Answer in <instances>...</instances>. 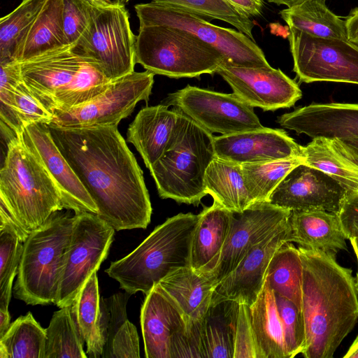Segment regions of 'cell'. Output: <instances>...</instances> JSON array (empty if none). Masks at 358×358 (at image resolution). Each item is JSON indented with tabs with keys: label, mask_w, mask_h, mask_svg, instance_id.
<instances>
[{
	"label": "cell",
	"mask_w": 358,
	"mask_h": 358,
	"mask_svg": "<svg viewBox=\"0 0 358 358\" xmlns=\"http://www.w3.org/2000/svg\"><path fill=\"white\" fill-rule=\"evenodd\" d=\"M52 138L115 230L145 229L152 206L143 171L117 126L48 124Z\"/></svg>",
	"instance_id": "cell-1"
},
{
	"label": "cell",
	"mask_w": 358,
	"mask_h": 358,
	"mask_svg": "<svg viewBox=\"0 0 358 358\" xmlns=\"http://www.w3.org/2000/svg\"><path fill=\"white\" fill-rule=\"evenodd\" d=\"M298 248L306 335L301 354L306 358H331L358 321L355 278L350 268L337 262L335 253Z\"/></svg>",
	"instance_id": "cell-2"
},
{
	"label": "cell",
	"mask_w": 358,
	"mask_h": 358,
	"mask_svg": "<svg viewBox=\"0 0 358 358\" xmlns=\"http://www.w3.org/2000/svg\"><path fill=\"white\" fill-rule=\"evenodd\" d=\"M199 215L179 213L157 226L131 253L105 272L131 295H147L163 278L189 266L192 236Z\"/></svg>",
	"instance_id": "cell-3"
},
{
	"label": "cell",
	"mask_w": 358,
	"mask_h": 358,
	"mask_svg": "<svg viewBox=\"0 0 358 358\" xmlns=\"http://www.w3.org/2000/svg\"><path fill=\"white\" fill-rule=\"evenodd\" d=\"M19 63L24 83L53 113L88 101L111 81L94 60L76 52L72 45Z\"/></svg>",
	"instance_id": "cell-4"
},
{
	"label": "cell",
	"mask_w": 358,
	"mask_h": 358,
	"mask_svg": "<svg viewBox=\"0 0 358 358\" xmlns=\"http://www.w3.org/2000/svg\"><path fill=\"white\" fill-rule=\"evenodd\" d=\"M214 137L180 111L165 151L149 168L162 199L197 206L207 195L204 180L216 156Z\"/></svg>",
	"instance_id": "cell-5"
},
{
	"label": "cell",
	"mask_w": 358,
	"mask_h": 358,
	"mask_svg": "<svg viewBox=\"0 0 358 358\" xmlns=\"http://www.w3.org/2000/svg\"><path fill=\"white\" fill-rule=\"evenodd\" d=\"M0 201L29 235L64 209L59 190L42 162L19 136L7 143L0 170Z\"/></svg>",
	"instance_id": "cell-6"
},
{
	"label": "cell",
	"mask_w": 358,
	"mask_h": 358,
	"mask_svg": "<svg viewBox=\"0 0 358 358\" xmlns=\"http://www.w3.org/2000/svg\"><path fill=\"white\" fill-rule=\"evenodd\" d=\"M69 210L55 212L23 243L13 291L27 304H55L74 222Z\"/></svg>",
	"instance_id": "cell-7"
},
{
	"label": "cell",
	"mask_w": 358,
	"mask_h": 358,
	"mask_svg": "<svg viewBox=\"0 0 358 358\" xmlns=\"http://www.w3.org/2000/svg\"><path fill=\"white\" fill-rule=\"evenodd\" d=\"M135 61L155 75L194 78L217 73L227 62L216 48L192 34L163 26H139Z\"/></svg>",
	"instance_id": "cell-8"
},
{
	"label": "cell",
	"mask_w": 358,
	"mask_h": 358,
	"mask_svg": "<svg viewBox=\"0 0 358 358\" xmlns=\"http://www.w3.org/2000/svg\"><path fill=\"white\" fill-rule=\"evenodd\" d=\"M140 26L163 25L187 31L212 45L227 62L241 66L270 68L262 50L238 30L222 27L184 9L151 1L134 6Z\"/></svg>",
	"instance_id": "cell-9"
},
{
	"label": "cell",
	"mask_w": 358,
	"mask_h": 358,
	"mask_svg": "<svg viewBox=\"0 0 358 358\" xmlns=\"http://www.w3.org/2000/svg\"><path fill=\"white\" fill-rule=\"evenodd\" d=\"M136 36L124 3L92 6L90 25L73 49L94 60L110 80L134 71Z\"/></svg>",
	"instance_id": "cell-10"
},
{
	"label": "cell",
	"mask_w": 358,
	"mask_h": 358,
	"mask_svg": "<svg viewBox=\"0 0 358 358\" xmlns=\"http://www.w3.org/2000/svg\"><path fill=\"white\" fill-rule=\"evenodd\" d=\"M114 232L115 229L96 214H74L55 305L59 308L71 305L85 282L106 259Z\"/></svg>",
	"instance_id": "cell-11"
},
{
	"label": "cell",
	"mask_w": 358,
	"mask_h": 358,
	"mask_svg": "<svg viewBox=\"0 0 358 358\" xmlns=\"http://www.w3.org/2000/svg\"><path fill=\"white\" fill-rule=\"evenodd\" d=\"M154 76L148 70L133 71L111 80L104 91L88 101L54 112L51 124L64 127H117L122 119L132 113L139 101L148 103Z\"/></svg>",
	"instance_id": "cell-12"
},
{
	"label": "cell",
	"mask_w": 358,
	"mask_h": 358,
	"mask_svg": "<svg viewBox=\"0 0 358 358\" xmlns=\"http://www.w3.org/2000/svg\"><path fill=\"white\" fill-rule=\"evenodd\" d=\"M289 28L293 71L300 82L358 85V45L348 40L315 37Z\"/></svg>",
	"instance_id": "cell-13"
},
{
	"label": "cell",
	"mask_w": 358,
	"mask_h": 358,
	"mask_svg": "<svg viewBox=\"0 0 358 358\" xmlns=\"http://www.w3.org/2000/svg\"><path fill=\"white\" fill-rule=\"evenodd\" d=\"M163 103L177 108L212 134L229 135L264 127L254 108L234 93L188 85L169 94Z\"/></svg>",
	"instance_id": "cell-14"
},
{
	"label": "cell",
	"mask_w": 358,
	"mask_h": 358,
	"mask_svg": "<svg viewBox=\"0 0 358 358\" xmlns=\"http://www.w3.org/2000/svg\"><path fill=\"white\" fill-rule=\"evenodd\" d=\"M290 213L266 201H256L241 213L231 212L229 231L219 259L207 274L215 287L253 247L287 223Z\"/></svg>",
	"instance_id": "cell-15"
},
{
	"label": "cell",
	"mask_w": 358,
	"mask_h": 358,
	"mask_svg": "<svg viewBox=\"0 0 358 358\" xmlns=\"http://www.w3.org/2000/svg\"><path fill=\"white\" fill-rule=\"evenodd\" d=\"M348 192L327 173L302 162L286 175L267 201L290 211L322 210L338 214Z\"/></svg>",
	"instance_id": "cell-16"
},
{
	"label": "cell",
	"mask_w": 358,
	"mask_h": 358,
	"mask_svg": "<svg viewBox=\"0 0 358 358\" xmlns=\"http://www.w3.org/2000/svg\"><path fill=\"white\" fill-rule=\"evenodd\" d=\"M216 73L242 101L264 111L291 108L302 96L299 85L280 69L245 67L224 62Z\"/></svg>",
	"instance_id": "cell-17"
},
{
	"label": "cell",
	"mask_w": 358,
	"mask_h": 358,
	"mask_svg": "<svg viewBox=\"0 0 358 358\" xmlns=\"http://www.w3.org/2000/svg\"><path fill=\"white\" fill-rule=\"evenodd\" d=\"M289 240L288 220L253 247L236 268L217 285L211 303L233 301L251 306L264 288L268 266L273 255Z\"/></svg>",
	"instance_id": "cell-18"
},
{
	"label": "cell",
	"mask_w": 358,
	"mask_h": 358,
	"mask_svg": "<svg viewBox=\"0 0 358 358\" xmlns=\"http://www.w3.org/2000/svg\"><path fill=\"white\" fill-rule=\"evenodd\" d=\"M17 136L46 169L59 190L64 209L75 213H98L96 205L56 145L48 124H29Z\"/></svg>",
	"instance_id": "cell-19"
},
{
	"label": "cell",
	"mask_w": 358,
	"mask_h": 358,
	"mask_svg": "<svg viewBox=\"0 0 358 358\" xmlns=\"http://www.w3.org/2000/svg\"><path fill=\"white\" fill-rule=\"evenodd\" d=\"M216 157L239 164L302 157V146L283 129L264 127L214 137Z\"/></svg>",
	"instance_id": "cell-20"
},
{
	"label": "cell",
	"mask_w": 358,
	"mask_h": 358,
	"mask_svg": "<svg viewBox=\"0 0 358 358\" xmlns=\"http://www.w3.org/2000/svg\"><path fill=\"white\" fill-rule=\"evenodd\" d=\"M278 122L312 138L358 137V103H312L284 113Z\"/></svg>",
	"instance_id": "cell-21"
},
{
	"label": "cell",
	"mask_w": 358,
	"mask_h": 358,
	"mask_svg": "<svg viewBox=\"0 0 358 358\" xmlns=\"http://www.w3.org/2000/svg\"><path fill=\"white\" fill-rule=\"evenodd\" d=\"M0 117L3 132L17 136L33 123L50 124L55 115L30 91L22 79L20 63L0 64Z\"/></svg>",
	"instance_id": "cell-22"
},
{
	"label": "cell",
	"mask_w": 358,
	"mask_h": 358,
	"mask_svg": "<svg viewBox=\"0 0 358 358\" xmlns=\"http://www.w3.org/2000/svg\"><path fill=\"white\" fill-rule=\"evenodd\" d=\"M141 324L145 357L171 358V337L185 326V321L179 308L157 285L145 298Z\"/></svg>",
	"instance_id": "cell-23"
},
{
	"label": "cell",
	"mask_w": 358,
	"mask_h": 358,
	"mask_svg": "<svg viewBox=\"0 0 358 358\" xmlns=\"http://www.w3.org/2000/svg\"><path fill=\"white\" fill-rule=\"evenodd\" d=\"M179 110L161 103L143 108L129 124L127 141L133 144L147 168L163 155L176 126Z\"/></svg>",
	"instance_id": "cell-24"
},
{
	"label": "cell",
	"mask_w": 358,
	"mask_h": 358,
	"mask_svg": "<svg viewBox=\"0 0 358 358\" xmlns=\"http://www.w3.org/2000/svg\"><path fill=\"white\" fill-rule=\"evenodd\" d=\"M70 307L86 343L87 357H101L108 338L110 310L107 299L100 296L96 272L85 282Z\"/></svg>",
	"instance_id": "cell-25"
},
{
	"label": "cell",
	"mask_w": 358,
	"mask_h": 358,
	"mask_svg": "<svg viewBox=\"0 0 358 358\" xmlns=\"http://www.w3.org/2000/svg\"><path fill=\"white\" fill-rule=\"evenodd\" d=\"M289 240L299 247L336 254L347 250L346 236L338 215L322 210L291 211Z\"/></svg>",
	"instance_id": "cell-26"
},
{
	"label": "cell",
	"mask_w": 358,
	"mask_h": 358,
	"mask_svg": "<svg viewBox=\"0 0 358 358\" xmlns=\"http://www.w3.org/2000/svg\"><path fill=\"white\" fill-rule=\"evenodd\" d=\"M157 285L179 308L185 323L204 320L215 288L207 274L197 272L190 266L176 270Z\"/></svg>",
	"instance_id": "cell-27"
},
{
	"label": "cell",
	"mask_w": 358,
	"mask_h": 358,
	"mask_svg": "<svg viewBox=\"0 0 358 358\" xmlns=\"http://www.w3.org/2000/svg\"><path fill=\"white\" fill-rule=\"evenodd\" d=\"M191 244L189 266L209 273L215 267L229 231L231 212L213 201L199 214Z\"/></svg>",
	"instance_id": "cell-28"
},
{
	"label": "cell",
	"mask_w": 358,
	"mask_h": 358,
	"mask_svg": "<svg viewBox=\"0 0 358 358\" xmlns=\"http://www.w3.org/2000/svg\"><path fill=\"white\" fill-rule=\"evenodd\" d=\"M249 310L257 358H289L274 292L266 281Z\"/></svg>",
	"instance_id": "cell-29"
},
{
	"label": "cell",
	"mask_w": 358,
	"mask_h": 358,
	"mask_svg": "<svg viewBox=\"0 0 358 358\" xmlns=\"http://www.w3.org/2000/svg\"><path fill=\"white\" fill-rule=\"evenodd\" d=\"M303 162L327 173L349 192L358 193V164L338 138L317 137L302 146Z\"/></svg>",
	"instance_id": "cell-30"
},
{
	"label": "cell",
	"mask_w": 358,
	"mask_h": 358,
	"mask_svg": "<svg viewBox=\"0 0 358 358\" xmlns=\"http://www.w3.org/2000/svg\"><path fill=\"white\" fill-rule=\"evenodd\" d=\"M204 182L206 194L231 212L241 213L256 202L245 185L241 164L215 156Z\"/></svg>",
	"instance_id": "cell-31"
},
{
	"label": "cell",
	"mask_w": 358,
	"mask_h": 358,
	"mask_svg": "<svg viewBox=\"0 0 358 358\" xmlns=\"http://www.w3.org/2000/svg\"><path fill=\"white\" fill-rule=\"evenodd\" d=\"M67 45L62 24V0H47L22 41L16 62H22Z\"/></svg>",
	"instance_id": "cell-32"
},
{
	"label": "cell",
	"mask_w": 358,
	"mask_h": 358,
	"mask_svg": "<svg viewBox=\"0 0 358 358\" xmlns=\"http://www.w3.org/2000/svg\"><path fill=\"white\" fill-rule=\"evenodd\" d=\"M280 15L291 28L313 36L348 40L344 20L326 6V0H306L282 9Z\"/></svg>",
	"instance_id": "cell-33"
},
{
	"label": "cell",
	"mask_w": 358,
	"mask_h": 358,
	"mask_svg": "<svg viewBox=\"0 0 358 358\" xmlns=\"http://www.w3.org/2000/svg\"><path fill=\"white\" fill-rule=\"evenodd\" d=\"M238 307L233 301L210 304L203 322L206 358H234Z\"/></svg>",
	"instance_id": "cell-34"
},
{
	"label": "cell",
	"mask_w": 358,
	"mask_h": 358,
	"mask_svg": "<svg viewBox=\"0 0 358 358\" xmlns=\"http://www.w3.org/2000/svg\"><path fill=\"white\" fill-rule=\"evenodd\" d=\"M302 278L299 250L291 242L285 243L273 255L266 281L275 294L288 299L301 309Z\"/></svg>",
	"instance_id": "cell-35"
},
{
	"label": "cell",
	"mask_w": 358,
	"mask_h": 358,
	"mask_svg": "<svg viewBox=\"0 0 358 358\" xmlns=\"http://www.w3.org/2000/svg\"><path fill=\"white\" fill-rule=\"evenodd\" d=\"M45 338V329L28 312L0 337V358H43Z\"/></svg>",
	"instance_id": "cell-36"
},
{
	"label": "cell",
	"mask_w": 358,
	"mask_h": 358,
	"mask_svg": "<svg viewBox=\"0 0 358 358\" xmlns=\"http://www.w3.org/2000/svg\"><path fill=\"white\" fill-rule=\"evenodd\" d=\"M43 358H87L85 343L73 319L71 307L54 313L45 329Z\"/></svg>",
	"instance_id": "cell-37"
},
{
	"label": "cell",
	"mask_w": 358,
	"mask_h": 358,
	"mask_svg": "<svg viewBox=\"0 0 358 358\" xmlns=\"http://www.w3.org/2000/svg\"><path fill=\"white\" fill-rule=\"evenodd\" d=\"M47 0H22L0 20V64L16 62L22 41Z\"/></svg>",
	"instance_id": "cell-38"
},
{
	"label": "cell",
	"mask_w": 358,
	"mask_h": 358,
	"mask_svg": "<svg viewBox=\"0 0 358 358\" xmlns=\"http://www.w3.org/2000/svg\"><path fill=\"white\" fill-rule=\"evenodd\" d=\"M303 162L302 157L242 164L247 188L255 201H267L276 186L296 166Z\"/></svg>",
	"instance_id": "cell-39"
},
{
	"label": "cell",
	"mask_w": 358,
	"mask_h": 358,
	"mask_svg": "<svg viewBox=\"0 0 358 358\" xmlns=\"http://www.w3.org/2000/svg\"><path fill=\"white\" fill-rule=\"evenodd\" d=\"M152 1L178 7L203 17L208 21L219 20L229 23L252 41L254 23L250 17L241 13L226 0H152Z\"/></svg>",
	"instance_id": "cell-40"
},
{
	"label": "cell",
	"mask_w": 358,
	"mask_h": 358,
	"mask_svg": "<svg viewBox=\"0 0 358 358\" xmlns=\"http://www.w3.org/2000/svg\"><path fill=\"white\" fill-rule=\"evenodd\" d=\"M22 250L23 243L15 231L7 224L0 225V308L8 309Z\"/></svg>",
	"instance_id": "cell-41"
},
{
	"label": "cell",
	"mask_w": 358,
	"mask_h": 358,
	"mask_svg": "<svg viewBox=\"0 0 358 358\" xmlns=\"http://www.w3.org/2000/svg\"><path fill=\"white\" fill-rule=\"evenodd\" d=\"M277 309L282 324L289 358L301 354L305 349L306 335L301 309L288 299L275 294Z\"/></svg>",
	"instance_id": "cell-42"
},
{
	"label": "cell",
	"mask_w": 358,
	"mask_h": 358,
	"mask_svg": "<svg viewBox=\"0 0 358 358\" xmlns=\"http://www.w3.org/2000/svg\"><path fill=\"white\" fill-rule=\"evenodd\" d=\"M203 320L189 321L171 339V358H206Z\"/></svg>",
	"instance_id": "cell-43"
},
{
	"label": "cell",
	"mask_w": 358,
	"mask_h": 358,
	"mask_svg": "<svg viewBox=\"0 0 358 358\" xmlns=\"http://www.w3.org/2000/svg\"><path fill=\"white\" fill-rule=\"evenodd\" d=\"M92 6L87 0H62V24L69 45H75L87 31Z\"/></svg>",
	"instance_id": "cell-44"
},
{
	"label": "cell",
	"mask_w": 358,
	"mask_h": 358,
	"mask_svg": "<svg viewBox=\"0 0 358 358\" xmlns=\"http://www.w3.org/2000/svg\"><path fill=\"white\" fill-rule=\"evenodd\" d=\"M102 358H139V339L136 327L127 319L106 342Z\"/></svg>",
	"instance_id": "cell-45"
},
{
	"label": "cell",
	"mask_w": 358,
	"mask_h": 358,
	"mask_svg": "<svg viewBox=\"0 0 358 358\" xmlns=\"http://www.w3.org/2000/svg\"><path fill=\"white\" fill-rule=\"evenodd\" d=\"M234 358H257L249 306L239 303L236 320Z\"/></svg>",
	"instance_id": "cell-46"
},
{
	"label": "cell",
	"mask_w": 358,
	"mask_h": 358,
	"mask_svg": "<svg viewBox=\"0 0 358 358\" xmlns=\"http://www.w3.org/2000/svg\"><path fill=\"white\" fill-rule=\"evenodd\" d=\"M337 215L347 239L358 237V193L348 192Z\"/></svg>",
	"instance_id": "cell-47"
},
{
	"label": "cell",
	"mask_w": 358,
	"mask_h": 358,
	"mask_svg": "<svg viewBox=\"0 0 358 358\" xmlns=\"http://www.w3.org/2000/svg\"><path fill=\"white\" fill-rule=\"evenodd\" d=\"M229 3L248 17L262 15L264 0H226Z\"/></svg>",
	"instance_id": "cell-48"
},
{
	"label": "cell",
	"mask_w": 358,
	"mask_h": 358,
	"mask_svg": "<svg viewBox=\"0 0 358 358\" xmlns=\"http://www.w3.org/2000/svg\"><path fill=\"white\" fill-rule=\"evenodd\" d=\"M0 225L7 224L11 227L17 233L21 242L24 243L26 241L29 234L20 227L7 206L1 201H0Z\"/></svg>",
	"instance_id": "cell-49"
},
{
	"label": "cell",
	"mask_w": 358,
	"mask_h": 358,
	"mask_svg": "<svg viewBox=\"0 0 358 358\" xmlns=\"http://www.w3.org/2000/svg\"><path fill=\"white\" fill-rule=\"evenodd\" d=\"M344 21L348 41L358 45V7L352 8Z\"/></svg>",
	"instance_id": "cell-50"
},
{
	"label": "cell",
	"mask_w": 358,
	"mask_h": 358,
	"mask_svg": "<svg viewBox=\"0 0 358 358\" xmlns=\"http://www.w3.org/2000/svg\"><path fill=\"white\" fill-rule=\"evenodd\" d=\"M338 139L348 154L358 164V137Z\"/></svg>",
	"instance_id": "cell-51"
},
{
	"label": "cell",
	"mask_w": 358,
	"mask_h": 358,
	"mask_svg": "<svg viewBox=\"0 0 358 358\" xmlns=\"http://www.w3.org/2000/svg\"><path fill=\"white\" fill-rule=\"evenodd\" d=\"M10 324V315L8 309L0 308V337L6 333Z\"/></svg>",
	"instance_id": "cell-52"
},
{
	"label": "cell",
	"mask_w": 358,
	"mask_h": 358,
	"mask_svg": "<svg viewBox=\"0 0 358 358\" xmlns=\"http://www.w3.org/2000/svg\"><path fill=\"white\" fill-rule=\"evenodd\" d=\"M268 26L271 34L288 38L289 35V28L288 26L282 27L278 22L270 23Z\"/></svg>",
	"instance_id": "cell-53"
},
{
	"label": "cell",
	"mask_w": 358,
	"mask_h": 358,
	"mask_svg": "<svg viewBox=\"0 0 358 358\" xmlns=\"http://www.w3.org/2000/svg\"><path fill=\"white\" fill-rule=\"evenodd\" d=\"M345 358H358V336L344 355Z\"/></svg>",
	"instance_id": "cell-54"
},
{
	"label": "cell",
	"mask_w": 358,
	"mask_h": 358,
	"mask_svg": "<svg viewBox=\"0 0 358 358\" xmlns=\"http://www.w3.org/2000/svg\"><path fill=\"white\" fill-rule=\"evenodd\" d=\"M270 3H273L277 5H285L287 6V8L292 7L293 6L297 5L304 1L306 0H266Z\"/></svg>",
	"instance_id": "cell-55"
},
{
	"label": "cell",
	"mask_w": 358,
	"mask_h": 358,
	"mask_svg": "<svg viewBox=\"0 0 358 358\" xmlns=\"http://www.w3.org/2000/svg\"><path fill=\"white\" fill-rule=\"evenodd\" d=\"M92 6H108L113 4L115 2L119 0H87Z\"/></svg>",
	"instance_id": "cell-56"
},
{
	"label": "cell",
	"mask_w": 358,
	"mask_h": 358,
	"mask_svg": "<svg viewBox=\"0 0 358 358\" xmlns=\"http://www.w3.org/2000/svg\"><path fill=\"white\" fill-rule=\"evenodd\" d=\"M349 241H350L351 245L353 248L355 254L357 257V264H358V237L352 238L349 239ZM357 271H358V270H357Z\"/></svg>",
	"instance_id": "cell-57"
},
{
	"label": "cell",
	"mask_w": 358,
	"mask_h": 358,
	"mask_svg": "<svg viewBox=\"0 0 358 358\" xmlns=\"http://www.w3.org/2000/svg\"><path fill=\"white\" fill-rule=\"evenodd\" d=\"M355 281H356V286H357V292H358V271L356 275Z\"/></svg>",
	"instance_id": "cell-58"
},
{
	"label": "cell",
	"mask_w": 358,
	"mask_h": 358,
	"mask_svg": "<svg viewBox=\"0 0 358 358\" xmlns=\"http://www.w3.org/2000/svg\"><path fill=\"white\" fill-rule=\"evenodd\" d=\"M119 1L124 3L128 2L129 0H119Z\"/></svg>",
	"instance_id": "cell-59"
}]
</instances>
